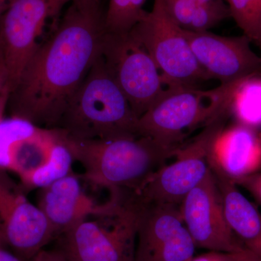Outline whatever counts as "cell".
I'll use <instances>...</instances> for the list:
<instances>
[{
  "label": "cell",
  "instance_id": "9",
  "mask_svg": "<svg viewBox=\"0 0 261 261\" xmlns=\"http://www.w3.org/2000/svg\"><path fill=\"white\" fill-rule=\"evenodd\" d=\"M73 0H10L0 18V50L7 86L14 91L46 23Z\"/></svg>",
  "mask_w": 261,
  "mask_h": 261
},
{
  "label": "cell",
  "instance_id": "25",
  "mask_svg": "<svg viewBox=\"0 0 261 261\" xmlns=\"http://www.w3.org/2000/svg\"><path fill=\"white\" fill-rule=\"evenodd\" d=\"M31 261H68L60 250H42Z\"/></svg>",
  "mask_w": 261,
  "mask_h": 261
},
{
  "label": "cell",
  "instance_id": "31",
  "mask_svg": "<svg viewBox=\"0 0 261 261\" xmlns=\"http://www.w3.org/2000/svg\"><path fill=\"white\" fill-rule=\"evenodd\" d=\"M87 3H94V4H101V0H83Z\"/></svg>",
  "mask_w": 261,
  "mask_h": 261
},
{
  "label": "cell",
  "instance_id": "19",
  "mask_svg": "<svg viewBox=\"0 0 261 261\" xmlns=\"http://www.w3.org/2000/svg\"><path fill=\"white\" fill-rule=\"evenodd\" d=\"M230 111L239 123L261 129V73L247 77L235 84Z\"/></svg>",
  "mask_w": 261,
  "mask_h": 261
},
{
  "label": "cell",
  "instance_id": "7",
  "mask_svg": "<svg viewBox=\"0 0 261 261\" xmlns=\"http://www.w3.org/2000/svg\"><path fill=\"white\" fill-rule=\"evenodd\" d=\"M130 34L145 47L161 71L165 85L197 87L209 80L196 61L184 29L173 21L163 0H154Z\"/></svg>",
  "mask_w": 261,
  "mask_h": 261
},
{
  "label": "cell",
  "instance_id": "28",
  "mask_svg": "<svg viewBox=\"0 0 261 261\" xmlns=\"http://www.w3.org/2000/svg\"><path fill=\"white\" fill-rule=\"evenodd\" d=\"M233 261H261L260 257L243 247L238 252H233Z\"/></svg>",
  "mask_w": 261,
  "mask_h": 261
},
{
  "label": "cell",
  "instance_id": "4",
  "mask_svg": "<svg viewBox=\"0 0 261 261\" xmlns=\"http://www.w3.org/2000/svg\"><path fill=\"white\" fill-rule=\"evenodd\" d=\"M139 204L132 192L110 194L104 208L58 238L68 261H135Z\"/></svg>",
  "mask_w": 261,
  "mask_h": 261
},
{
  "label": "cell",
  "instance_id": "3",
  "mask_svg": "<svg viewBox=\"0 0 261 261\" xmlns=\"http://www.w3.org/2000/svg\"><path fill=\"white\" fill-rule=\"evenodd\" d=\"M138 118L99 55L56 128L79 140L135 138Z\"/></svg>",
  "mask_w": 261,
  "mask_h": 261
},
{
  "label": "cell",
  "instance_id": "32",
  "mask_svg": "<svg viewBox=\"0 0 261 261\" xmlns=\"http://www.w3.org/2000/svg\"><path fill=\"white\" fill-rule=\"evenodd\" d=\"M260 49H261V48H260ZM260 58H261V56H260Z\"/></svg>",
  "mask_w": 261,
  "mask_h": 261
},
{
  "label": "cell",
  "instance_id": "11",
  "mask_svg": "<svg viewBox=\"0 0 261 261\" xmlns=\"http://www.w3.org/2000/svg\"><path fill=\"white\" fill-rule=\"evenodd\" d=\"M137 200L135 261L193 260L197 247L184 224L180 206Z\"/></svg>",
  "mask_w": 261,
  "mask_h": 261
},
{
  "label": "cell",
  "instance_id": "27",
  "mask_svg": "<svg viewBox=\"0 0 261 261\" xmlns=\"http://www.w3.org/2000/svg\"><path fill=\"white\" fill-rule=\"evenodd\" d=\"M7 247L8 246L3 241V236L0 231V261H31L19 257L15 252L8 250Z\"/></svg>",
  "mask_w": 261,
  "mask_h": 261
},
{
  "label": "cell",
  "instance_id": "14",
  "mask_svg": "<svg viewBox=\"0 0 261 261\" xmlns=\"http://www.w3.org/2000/svg\"><path fill=\"white\" fill-rule=\"evenodd\" d=\"M192 53L209 80L229 85L261 73V58L245 35L223 37L209 32L184 30Z\"/></svg>",
  "mask_w": 261,
  "mask_h": 261
},
{
  "label": "cell",
  "instance_id": "24",
  "mask_svg": "<svg viewBox=\"0 0 261 261\" xmlns=\"http://www.w3.org/2000/svg\"><path fill=\"white\" fill-rule=\"evenodd\" d=\"M10 92L7 86L6 71L0 70V121L4 118V113L8 105Z\"/></svg>",
  "mask_w": 261,
  "mask_h": 261
},
{
  "label": "cell",
  "instance_id": "15",
  "mask_svg": "<svg viewBox=\"0 0 261 261\" xmlns=\"http://www.w3.org/2000/svg\"><path fill=\"white\" fill-rule=\"evenodd\" d=\"M80 178L72 172L39 190L37 206L45 216L56 239L104 208L105 203H96L85 193Z\"/></svg>",
  "mask_w": 261,
  "mask_h": 261
},
{
  "label": "cell",
  "instance_id": "5",
  "mask_svg": "<svg viewBox=\"0 0 261 261\" xmlns=\"http://www.w3.org/2000/svg\"><path fill=\"white\" fill-rule=\"evenodd\" d=\"M235 83L209 91L197 87L169 86L137 121L139 137L152 139L165 147L178 149L185 132L207 123L230 107ZM204 124V125H205Z\"/></svg>",
  "mask_w": 261,
  "mask_h": 261
},
{
  "label": "cell",
  "instance_id": "23",
  "mask_svg": "<svg viewBox=\"0 0 261 261\" xmlns=\"http://www.w3.org/2000/svg\"><path fill=\"white\" fill-rule=\"evenodd\" d=\"M233 180L238 186L247 190L261 206V171Z\"/></svg>",
  "mask_w": 261,
  "mask_h": 261
},
{
  "label": "cell",
  "instance_id": "6",
  "mask_svg": "<svg viewBox=\"0 0 261 261\" xmlns=\"http://www.w3.org/2000/svg\"><path fill=\"white\" fill-rule=\"evenodd\" d=\"M230 115L226 108L207 122L190 143L178 149L174 162L159 168L132 192L136 198L142 203L180 206L210 171L211 154Z\"/></svg>",
  "mask_w": 261,
  "mask_h": 261
},
{
  "label": "cell",
  "instance_id": "22",
  "mask_svg": "<svg viewBox=\"0 0 261 261\" xmlns=\"http://www.w3.org/2000/svg\"><path fill=\"white\" fill-rule=\"evenodd\" d=\"M230 15L251 42L261 48V0H226Z\"/></svg>",
  "mask_w": 261,
  "mask_h": 261
},
{
  "label": "cell",
  "instance_id": "2",
  "mask_svg": "<svg viewBox=\"0 0 261 261\" xmlns=\"http://www.w3.org/2000/svg\"><path fill=\"white\" fill-rule=\"evenodd\" d=\"M63 133L73 159L84 168L82 178L109 193L138 190L179 149L165 147L145 137L79 140Z\"/></svg>",
  "mask_w": 261,
  "mask_h": 261
},
{
  "label": "cell",
  "instance_id": "1",
  "mask_svg": "<svg viewBox=\"0 0 261 261\" xmlns=\"http://www.w3.org/2000/svg\"><path fill=\"white\" fill-rule=\"evenodd\" d=\"M102 5L70 3L49 39L31 57L8 105L11 117L56 128L65 108L101 54Z\"/></svg>",
  "mask_w": 261,
  "mask_h": 261
},
{
  "label": "cell",
  "instance_id": "18",
  "mask_svg": "<svg viewBox=\"0 0 261 261\" xmlns=\"http://www.w3.org/2000/svg\"><path fill=\"white\" fill-rule=\"evenodd\" d=\"M168 15L180 28L192 32H208L231 17L224 0L200 4L192 0H163Z\"/></svg>",
  "mask_w": 261,
  "mask_h": 261
},
{
  "label": "cell",
  "instance_id": "10",
  "mask_svg": "<svg viewBox=\"0 0 261 261\" xmlns=\"http://www.w3.org/2000/svg\"><path fill=\"white\" fill-rule=\"evenodd\" d=\"M0 231L5 245L27 260H32L56 239L41 209L27 199L20 185L1 168Z\"/></svg>",
  "mask_w": 261,
  "mask_h": 261
},
{
  "label": "cell",
  "instance_id": "20",
  "mask_svg": "<svg viewBox=\"0 0 261 261\" xmlns=\"http://www.w3.org/2000/svg\"><path fill=\"white\" fill-rule=\"evenodd\" d=\"M74 161L71 152L65 145L63 133V140L55 149L50 161L42 169L36 173L22 188L27 192L40 190L51 185L73 172L72 166Z\"/></svg>",
  "mask_w": 261,
  "mask_h": 261
},
{
  "label": "cell",
  "instance_id": "13",
  "mask_svg": "<svg viewBox=\"0 0 261 261\" xmlns=\"http://www.w3.org/2000/svg\"><path fill=\"white\" fill-rule=\"evenodd\" d=\"M58 128L37 126L11 117L0 121V168L18 175L20 185L42 169L63 140Z\"/></svg>",
  "mask_w": 261,
  "mask_h": 261
},
{
  "label": "cell",
  "instance_id": "17",
  "mask_svg": "<svg viewBox=\"0 0 261 261\" xmlns=\"http://www.w3.org/2000/svg\"><path fill=\"white\" fill-rule=\"evenodd\" d=\"M216 145L222 149V162L225 163L220 164L232 179L259 171L261 167L260 130L238 123L224 130Z\"/></svg>",
  "mask_w": 261,
  "mask_h": 261
},
{
  "label": "cell",
  "instance_id": "12",
  "mask_svg": "<svg viewBox=\"0 0 261 261\" xmlns=\"http://www.w3.org/2000/svg\"><path fill=\"white\" fill-rule=\"evenodd\" d=\"M179 207L184 224L197 248L233 253L245 247L228 224L222 196L211 170Z\"/></svg>",
  "mask_w": 261,
  "mask_h": 261
},
{
  "label": "cell",
  "instance_id": "30",
  "mask_svg": "<svg viewBox=\"0 0 261 261\" xmlns=\"http://www.w3.org/2000/svg\"><path fill=\"white\" fill-rule=\"evenodd\" d=\"M5 70L4 61H3V56L0 57V70Z\"/></svg>",
  "mask_w": 261,
  "mask_h": 261
},
{
  "label": "cell",
  "instance_id": "16",
  "mask_svg": "<svg viewBox=\"0 0 261 261\" xmlns=\"http://www.w3.org/2000/svg\"><path fill=\"white\" fill-rule=\"evenodd\" d=\"M210 168L219 187L230 227L243 246L261 259V214L211 155Z\"/></svg>",
  "mask_w": 261,
  "mask_h": 261
},
{
  "label": "cell",
  "instance_id": "21",
  "mask_svg": "<svg viewBox=\"0 0 261 261\" xmlns=\"http://www.w3.org/2000/svg\"><path fill=\"white\" fill-rule=\"evenodd\" d=\"M145 2L142 0H109L105 10L106 32L111 34H127L145 14Z\"/></svg>",
  "mask_w": 261,
  "mask_h": 261
},
{
  "label": "cell",
  "instance_id": "29",
  "mask_svg": "<svg viewBox=\"0 0 261 261\" xmlns=\"http://www.w3.org/2000/svg\"><path fill=\"white\" fill-rule=\"evenodd\" d=\"M192 1H195L196 3H200V4L207 5L221 1V0H192Z\"/></svg>",
  "mask_w": 261,
  "mask_h": 261
},
{
  "label": "cell",
  "instance_id": "8",
  "mask_svg": "<svg viewBox=\"0 0 261 261\" xmlns=\"http://www.w3.org/2000/svg\"><path fill=\"white\" fill-rule=\"evenodd\" d=\"M101 55L134 113L140 118L165 90L157 65L130 32H105Z\"/></svg>",
  "mask_w": 261,
  "mask_h": 261
},
{
  "label": "cell",
  "instance_id": "26",
  "mask_svg": "<svg viewBox=\"0 0 261 261\" xmlns=\"http://www.w3.org/2000/svg\"><path fill=\"white\" fill-rule=\"evenodd\" d=\"M233 253L209 252L195 257L192 261H233Z\"/></svg>",
  "mask_w": 261,
  "mask_h": 261
}]
</instances>
